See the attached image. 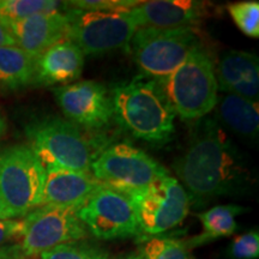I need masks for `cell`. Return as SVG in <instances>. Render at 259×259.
Here are the masks:
<instances>
[{
    "mask_svg": "<svg viewBox=\"0 0 259 259\" xmlns=\"http://www.w3.org/2000/svg\"><path fill=\"white\" fill-rule=\"evenodd\" d=\"M173 168L189 196L203 202L245 193L254 184L245 155L212 118L198 120L185 153Z\"/></svg>",
    "mask_w": 259,
    "mask_h": 259,
    "instance_id": "1",
    "label": "cell"
},
{
    "mask_svg": "<svg viewBox=\"0 0 259 259\" xmlns=\"http://www.w3.org/2000/svg\"><path fill=\"white\" fill-rule=\"evenodd\" d=\"M65 2L53 0H0V21L5 24L38 14L63 11Z\"/></svg>",
    "mask_w": 259,
    "mask_h": 259,
    "instance_id": "21",
    "label": "cell"
},
{
    "mask_svg": "<svg viewBox=\"0 0 259 259\" xmlns=\"http://www.w3.org/2000/svg\"><path fill=\"white\" fill-rule=\"evenodd\" d=\"M78 206L41 205L24 216V232L19 250L34 257L66 242L83 240L85 226L78 218Z\"/></svg>",
    "mask_w": 259,
    "mask_h": 259,
    "instance_id": "10",
    "label": "cell"
},
{
    "mask_svg": "<svg viewBox=\"0 0 259 259\" xmlns=\"http://www.w3.org/2000/svg\"><path fill=\"white\" fill-rule=\"evenodd\" d=\"M233 259H257L259 257L258 231H251L236 236L228 250Z\"/></svg>",
    "mask_w": 259,
    "mask_h": 259,
    "instance_id": "26",
    "label": "cell"
},
{
    "mask_svg": "<svg viewBox=\"0 0 259 259\" xmlns=\"http://www.w3.org/2000/svg\"><path fill=\"white\" fill-rule=\"evenodd\" d=\"M16 46V42L10 32L8 25L0 21V47Z\"/></svg>",
    "mask_w": 259,
    "mask_h": 259,
    "instance_id": "28",
    "label": "cell"
},
{
    "mask_svg": "<svg viewBox=\"0 0 259 259\" xmlns=\"http://www.w3.org/2000/svg\"><path fill=\"white\" fill-rule=\"evenodd\" d=\"M219 89L258 102V56L245 51H228L222 54L216 70Z\"/></svg>",
    "mask_w": 259,
    "mask_h": 259,
    "instance_id": "15",
    "label": "cell"
},
{
    "mask_svg": "<svg viewBox=\"0 0 259 259\" xmlns=\"http://www.w3.org/2000/svg\"><path fill=\"white\" fill-rule=\"evenodd\" d=\"M113 118L134 137L150 143L169 141L176 113L161 83L137 77L119 84L111 93Z\"/></svg>",
    "mask_w": 259,
    "mask_h": 259,
    "instance_id": "2",
    "label": "cell"
},
{
    "mask_svg": "<svg viewBox=\"0 0 259 259\" xmlns=\"http://www.w3.org/2000/svg\"><path fill=\"white\" fill-rule=\"evenodd\" d=\"M8 25L16 46L36 59L45 51L66 40L67 22L64 11L38 14Z\"/></svg>",
    "mask_w": 259,
    "mask_h": 259,
    "instance_id": "14",
    "label": "cell"
},
{
    "mask_svg": "<svg viewBox=\"0 0 259 259\" xmlns=\"http://www.w3.org/2000/svg\"><path fill=\"white\" fill-rule=\"evenodd\" d=\"M29 145L45 169L92 173V164L101 154L102 143L67 119L48 116L25 126Z\"/></svg>",
    "mask_w": 259,
    "mask_h": 259,
    "instance_id": "3",
    "label": "cell"
},
{
    "mask_svg": "<svg viewBox=\"0 0 259 259\" xmlns=\"http://www.w3.org/2000/svg\"><path fill=\"white\" fill-rule=\"evenodd\" d=\"M196 28H138L128 48L142 77L162 82L199 46Z\"/></svg>",
    "mask_w": 259,
    "mask_h": 259,
    "instance_id": "5",
    "label": "cell"
},
{
    "mask_svg": "<svg viewBox=\"0 0 259 259\" xmlns=\"http://www.w3.org/2000/svg\"><path fill=\"white\" fill-rule=\"evenodd\" d=\"M35 83V59L17 46L0 47V90L16 92Z\"/></svg>",
    "mask_w": 259,
    "mask_h": 259,
    "instance_id": "20",
    "label": "cell"
},
{
    "mask_svg": "<svg viewBox=\"0 0 259 259\" xmlns=\"http://www.w3.org/2000/svg\"><path fill=\"white\" fill-rule=\"evenodd\" d=\"M216 121L239 137L257 141L259 131L258 102L234 94L225 93L216 103Z\"/></svg>",
    "mask_w": 259,
    "mask_h": 259,
    "instance_id": "18",
    "label": "cell"
},
{
    "mask_svg": "<svg viewBox=\"0 0 259 259\" xmlns=\"http://www.w3.org/2000/svg\"><path fill=\"white\" fill-rule=\"evenodd\" d=\"M46 170L42 205L80 206L103 185L92 173L51 168Z\"/></svg>",
    "mask_w": 259,
    "mask_h": 259,
    "instance_id": "17",
    "label": "cell"
},
{
    "mask_svg": "<svg viewBox=\"0 0 259 259\" xmlns=\"http://www.w3.org/2000/svg\"><path fill=\"white\" fill-rule=\"evenodd\" d=\"M24 232L23 219L2 220L0 221V247L10 241L22 239Z\"/></svg>",
    "mask_w": 259,
    "mask_h": 259,
    "instance_id": "27",
    "label": "cell"
},
{
    "mask_svg": "<svg viewBox=\"0 0 259 259\" xmlns=\"http://www.w3.org/2000/svg\"><path fill=\"white\" fill-rule=\"evenodd\" d=\"M160 83L176 115L185 121L200 120L218 103L215 64L200 45L169 77Z\"/></svg>",
    "mask_w": 259,
    "mask_h": 259,
    "instance_id": "4",
    "label": "cell"
},
{
    "mask_svg": "<svg viewBox=\"0 0 259 259\" xmlns=\"http://www.w3.org/2000/svg\"><path fill=\"white\" fill-rule=\"evenodd\" d=\"M92 174L103 185L126 196L169 176L156 160L128 143H116L103 149L93 162Z\"/></svg>",
    "mask_w": 259,
    "mask_h": 259,
    "instance_id": "8",
    "label": "cell"
},
{
    "mask_svg": "<svg viewBox=\"0 0 259 259\" xmlns=\"http://www.w3.org/2000/svg\"><path fill=\"white\" fill-rule=\"evenodd\" d=\"M139 3L137 0H73L65 2V5L84 11H124L134 9Z\"/></svg>",
    "mask_w": 259,
    "mask_h": 259,
    "instance_id": "25",
    "label": "cell"
},
{
    "mask_svg": "<svg viewBox=\"0 0 259 259\" xmlns=\"http://www.w3.org/2000/svg\"><path fill=\"white\" fill-rule=\"evenodd\" d=\"M46 170L29 144L0 149V197L15 219L42 205Z\"/></svg>",
    "mask_w": 259,
    "mask_h": 259,
    "instance_id": "6",
    "label": "cell"
},
{
    "mask_svg": "<svg viewBox=\"0 0 259 259\" xmlns=\"http://www.w3.org/2000/svg\"><path fill=\"white\" fill-rule=\"evenodd\" d=\"M6 132V120L3 116L2 113H0V137Z\"/></svg>",
    "mask_w": 259,
    "mask_h": 259,
    "instance_id": "31",
    "label": "cell"
},
{
    "mask_svg": "<svg viewBox=\"0 0 259 259\" xmlns=\"http://www.w3.org/2000/svg\"><path fill=\"white\" fill-rule=\"evenodd\" d=\"M78 218L88 233L100 240L139 235L134 204L126 194L101 185L78 209Z\"/></svg>",
    "mask_w": 259,
    "mask_h": 259,
    "instance_id": "11",
    "label": "cell"
},
{
    "mask_svg": "<svg viewBox=\"0 0 259 259\" xmlns=\"http://www.w3.org/2000/svg\"><path fill=\"white\" fill-rule=\"evenodd\" d=\"M245 211V208L235 204H227V205H218L198 213V219L202 223V232L199 235L193 236L189 241L187 246L191 250L192 247H198L209 242L219 240L234 234L238 228L236 216Z\"/></svg>",
    "mask_w": 259,
    "mask_h": 259,
    "instance_id": "19",
    "label": "cell"
},
{
    "mask_svg": "<svg viewBox=\"0 0 259 259\" xmlns=\"http://www.w3.org/2000/svg\"><path fill=\"white\" fill-rule=\"evenodd\" d=\"M84 54L73 42L64 40L35 59V83L40 85H69L82 74Z\"/></svg>",
    "mask_w": 259,
    "mask_h": 259,
    "instance_id": "16",
    "label": "cell"
},
{
    "mask_svg": "<svg viewBox=\"0 0 259 259\" xmlns=\"http://www.w3.org/2000/svg\"><path fill=\"white\" fill-rule=\"evenodd\" d=\"M58 106L67 120L79 127L99 130L111 121V94L95 80H80L53 89Z\"/></svg>",
    "mask_w": 259,
    "mask_h": 259,
    "instance_id": "12",
    "label": "cell"
},
{
    "mask_svg": "<svg viewBox=\"0 0 259 259\" xmlns=\"http://www.w3.org/2000/svg\"><path fill=\"white\" fill-rule=\"evenodd\" d=\"M122 259H143V257H142L141 252H139V253L130 254V255H127V257H125V258H122Z\"/></svg>",
    "mask_w": 259,
    "mask_h": 259,
    "instance_id": "32",
    "label": "cell"
},
{
    "mask_svg": "<svg viewBox=\"0 0 259 259\" xmlns=\"http://www.w3.org/2000/svg\"><path fill=\"white\" fill-rule=\"evenodd\" d=\"M138 28H185L198 24L210 14V4L194 0L141 2L131 9Z\"/></svg>",
    "mask_w": 259,
    "mask_h": 259,
    "instance_id": "13",
    "label": "cell"
},
{
    "mask_svg": "<svg viewBox=\"0 0 259 259\" xmlns=\"http://www.w3.org/2000/svg\"><path fill=\"white\" fill-rule=\"evenodd\" d=\"M14 248L12 247H0V259H12L14 258Z\"/></svg>",
    "mask_w": 259,
    "mask_h": 259,
    "instance_id": "30",
    "label": "cell"
},
{
    "mask_svg": "<svg viewBox=\"0 0 259 259\" xmlns=\"http://www.w3.org/2000/svg\"><path fill=\"white\" fill-rule=\"evenodd\" d=\"M143 259H193L186 241L168 236H153L144 242Z\"/></svg>",
    "mask_w": 259,
    "mask_h": 259,
    "instance_id": "22",
    "label": "cell"
},
{
    "mask_svg": "<svg viewBox=\"0 0 259 259\" xmlns=\"http://www.w3.org/2000/svg\"><path fill=\"white\" fill-rule=\"evenodd\" d=\"M37 259H111L105 248L88 241H72L42 252Z\"/></svg>",
    "mask_w": 259,
    "mask_h": 259,
    "instance_id": "23",
    "label": "cell"
},
{
    "mask_svg": "<svg viewBox=\"0 0 259 259\" xmlns=\"http://www.w3.org/2000/svg\"><path fill=\"white\" fill-rule=\"evenodd\" d=\"M66 40L73 42L84 56H99L128 48L138 24L131 10L84 11L65 5Z\"/></svg>",
    "mask_w": 259,
    "mask_h": 259,
    "instance_id": "7",
    "label": "cell"
},
{
    "mask_svg": "<svg viewBox=\"0 0 259 259\" xmlns=\"http://www.w3.org/2000/svg\"><path fill=\"white\" fill-rule=\"evenodd\" d=\"M15 219L14 213L10 211V209L6 206V204L4 203L2 197H0V221L2 220H11Z\"/></svg>",
    "mask_w": 259,
    "mask_h": 259,
    "instance_id": "29",
    "label": "cell"
},
{
    "mask_svg": "<svg viewBox=\"0 0 259 259\" xmlns=\"http://www.w3.org/2000/svg\"><path fill=\"white\" fill-rule=\"evenodd\" d=\"M227 10L236 27L246 36L259 37V3L257 0L233 3L227 6Z\"/></svg>",
    "mask_w": 259,
    "mask_h": 259,
    "instance_id": "24",
    "label": "cell"
},
{
    "mask_svg": "<svg viewBox=\"0 0 259 259\" xmlns=\"http://www.w3.org/2000/svg\"><path fill=\"white\" fill-rule=\"evenodd\" d=\"M137 215L139 235L158 236L185 220L190 196L174 178L167 176L147 189L128 194Z\"/></svg>",
    "mask_w": 259,
    "mask_h": 259,
    "instance_id": "9",
    "label": "cell"
}]
</instances>
